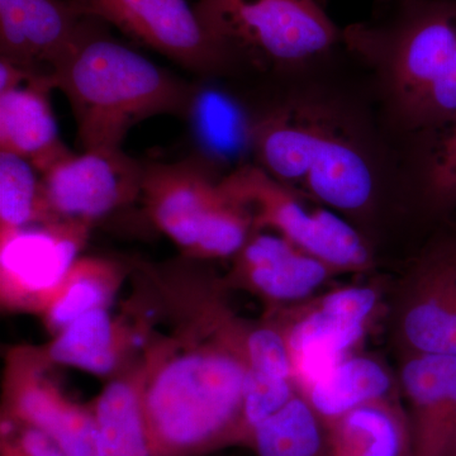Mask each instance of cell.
<instances>
[{
  "mask_svg": "<svg viewBox=\"0 0 456 456\" xmlns=\"http://www.w3.org/2000/svg\"><path fill=\"white\" fill-rule=\"evenodd\" d=\"M82 17L117 27L150 49L211 77L239 56L207 27L188 0H70Z\"/></svg>",
  "mask_w": 456,
  "mask_h": 456,
  "instance_id": "52a82bcc",
  "label": "cell"
},
{
  "mask_svg": "<svg viewBox=\"0 0 456 456\" xmlns=\"http://www.w3.org/2000/svg\"><path fill=\"white\" fill-rule=\"evenodd\" d=\"M297 395L298 387L293 379L248 369L244 388V426L248 446H251L255 428L279 412Z\"/></svg>",
  "mask_w": 456,
  "mask_h": 456,
  "instance_id": "4316f807",
  "label": "cell"
},
{
  "mask_svg": "<svg viewBox=\"0 0 456 456\" xmlns=\"http://www.w3.org/2000/svg\"><path fill=\"white\" fill-rule=\"evenodd\" d=\"M222 191L241 207L256 228H270L305 253L325 261L340 274L367 272L373 254L349 222L323 204L248 163L218 182Z\"/></svg>",
  "mask_w": 456,
  "mask_h": 456,
  "instance_id": "8992f818",
  "label": "cell"
},
{
  "mask_svg": "<svg viewBox=\"0 0 456 456\" xmlns=\"http://www.w3.org/2000/svg\"><path fill=\"white\" fill-rule=\"evenodd\" d=\"M99 455L152 456L143 415L142 389L126 380L110 383L95 403Z\"/></svg>",
  "mask_w": 456,
  "mask_h": 456,
  "instance_id": "44dd1931",
  "label": "cell"
},
{
  "mask_svg": "<svg viewBox=\"0 0 456 456\" xmlns=\"http://www.w3.org/2000/svg\"><path fill=\"white\" fill-rule=\"evenodd\" d=\"M53 222L44 194L41 174L26 159L0 152V224L2 233Z\"/></svg>",
  "mask_w": 456,
  "mask_h": 456,
  "instance_id": "cb8c5ba5",
  "label": "cell"
},
{
  "mask_svg": "<svg viewBox=\"0 0 456 456\" xmlns=\"http://www.w3.org/2000/svg\"><path fill=\"white\" fill-rule=\"evenodd\" d=\"M11 413L7 419L44 432L66 456H101L93 412L44 380L33 378L14 389Z\"/></svg>",
  "mask_w": 456,
  "mask_h": 456,
  "instance_id": "d6986e66",
  "label": "cell"
},
{
  "mask_svg": "<svg viewBox=\"0 0 456 456\" xmlns=\"http://www.w3.org/2000/svg\"><path fill=\"white\" fill-rule=\"evenodd\" d=\"M445 456H456V434L455 436L452 437V443H450V446Z\"/></svg>",
  "mask_w": 456,
  "mask_h": 456,
  "instance_id": "f546056e",
  "label": "cell"
},
{
  "mask_svg": "<svg viewBox=\"0 0 456 456\" xmlns=\"http://www.w3.org/2000/svg\"><path fill=\"white\" fill-rule=\"evenodd\" d=\"M53 89L47 80L33 77L0 93V152L26 159L40 174L70 152L57 131Z\"/></svg>",
  "mask_w": 456,
  "mask_h": 456,
  "instance_id": "2e32d148",
  "label": "cell"
},
{
  "mask_svg": "<svg viewBox=\"0 0 456 456\" xmlns=\"http://www.w3.org/2000/svg\"><path fill=\"white\" fill-rule=\"evenodd\" d=\"M248 369L222 338L161 365L142 388L152 456H196L232 444L248 445L244 426Z\"/></svg>",
  "mask_w": 456,
  "mask_h": 456,
  "instance_id": "3957f363",
  "label": "cell"
},
{
  "mask_svg": "<svg viewBox=\"0 0 456 456\" xmlns=\"http://www.w3.org/2000/svg\"><path fill=\"white\" fill-rule=\"evenodd\" d=\"M397 386L382 360L349 354L298 392L325 424L368 402L397 395Z\"/></svg>",
  "mask_w": 456,
  "mask_h": 456,
  "instance_id": "ffe728a7",
  "label": "cell"
},
{
  "mask_svg": "<svg viewBox=\"0 0 456 456\" xmlns=\"http://www.w3.org/2000/svg\"><path fill=\"white\" fill-rule=\"evenodd\" d=\"M5 419L3 421L0 456H66L44 432Z\"/></svg>",
  "mask_w": 456,
  "mask_h": 456,
  "instance_id": "f1b7e54d",
  "label": "cell"
},
{
  "mask_svg": "<svg viewBox=\"0 0 456 456\" xmlns=\"http://www.w3.org/2000/svg\"><path fill=\"white\" fill-rule=\"evenodd\" d=\"M49 356L57 364L106 375L116 368L119 351L117 330L106 307L77 317L60 331L51 344Z\"/></svg>",
  "mask_w": 456,
  "mask_h": 456,
  "instance_id": "603a6c76",
  "label": "cell"
},
{
  "mask_svg": "<svg viewBox=\"0 0 456 456\" xmlns=\"http://www.w3.org/2000/svg\"><path fill=\"white\" fill-rule=\"evenodd\" d=\"M456 114V53L448 68L426 93L407 121L415 127L435 131Z\"/></svg>",
  "mask_w": 456,
  "mask_h": 456,
  "instance_id": "83f0119b",
  "label": "cell"
},
{
  "mask_svg": "<svg viewBox=\"0 0 456 456\" xmlns=\"http://www.w3.org/2000/svg\"><path fill=\"white\" fill-rule=\"evenodd\" d=\"M452 246H454V248L456 250V235H455L454 241H452Z\"/></svg>",
  "mask_w": 456,
  "mask_h": 456,
  "instance_id": "4dcf8cb0",
  "label": "cell"
},
{
  "mask_svg": "<svg viewBox=\"0 0 456 456\" xmlns=\"http://www.w3.org/2000/svg\"><path fill=\"white\" fill-rule=\"evenodd\" d=\"M435 131L436 137L425 160V191L437 208H452L456 207V114Z\"/></svg>",
  "mask_w": 456,
  "mask_h": 456,
  "instance_id": "484cf974",
  "label": "cell"
},
{
  "mask_svg": "<svg viewBox=\"0 0 456 456\" xmlns=\"http://www.w3.org/2000/svg\"><path fill=\"white\" fill-rule=\"evenodd\" d=\"M398 383L410 406L413 456H445L456 434V358L404 355Z\"/></svg>",
  "mask_w": 456,
  "mask_h": 456,
  "instance_id": "9a60e30c",
  "label": "cell"
},
{
  "mask_svg": "<svg viewBox=\"0 0 456 456\" xmlns=\"http://www.w3.org/2000/svg\"><path fill=\"white\" fill-rule=\"evenodd\" d=\"M253 156L278 182L344 213L365 211L375 171L350 123L314 99H292L255 122Z\"/></svg>",
  "mask_w": 456,
  "mask_h": 456,
  "instance_id": "7a4b0ae2",
  "label": "cell"
},
{
  "mask_svg": "<svg viewBox=\"0 0 456 456\" xmlns=\"http://www.w3.org/2000/svg\"><path fill=\"white\" fill-rule=\"evenodd\" d=\"M112 283L114 273L108 264L98 260L77 261L47 305L50 325L61 331L86 312L106 307L112 297Z\"/></svg>",
  "mask_w": 456,
  "mask_h": 456,
  "instance_id": "d4e9b609",
  "label": "cell"
},
{
  "mask_svg": "<svg viewBox=\"0 0 456 456\" xmlns=\"http://www.w3.org/2000/svg\"><path fill=\"white\" fill-rule=\"evenodd\" d=\"M194 7L237 56L260 65L299 68L342 41L317 0H200Z\"/></svg>",
  "mask_w": 456,
  "mask_h": 456,
  "instance_id": "5b68a950",
  "label": "cell"
},
{
  "mask_svg": "<svg viewBox=\"0 0 456 456\" xmlns=\"http://www.w3.org/2000/svg\"><path fill=\"white\" fill-rule=\"evenodd\" d=\"M191 134L207 161L237 167L253 155L256 119L230 93L215 86H193L187 110Z\"/></svg>",
  "mask_w": 456,
  "mask_h": 456,
  "instance_id": "e0dca14e",
  "label": "cell"
},
{
  "mask_svg": "<svg viewBox=\"0 0 456 456\" xmlns=\"http://www.w3.org/2000/svg\"><path fill=\"white\" fill-rule=\"evenodd\" d=\"M143 175L121 149L69 152L41 174L42 194L51 220L89 226L141 193Z\"/></svg>",
  "mask_w": 456,
  "mask_h": 456,
  "instance_id": "9c48e42d",
  "label": "cell"
},
{
  "mask_svg": "<svg viewBox=\"0 0 456 456\" xmlns=\"http://www.w3.org/2000/svg\"><path fill=\"white\" fill-rule=\"evenodd\" d=\"M256 456H330L322 419L298 392L254 430Z\"/></svg>",
  "mask_w": 456,
  "mask_h": 456,
  "instance_id": "7402d4cb",
  "label": "cell"
},
{
  "mask_svg": "<svg viewBox=\"0 0 456 456\" xmlns=\"http://www.w3.org/2000/svg\"><path fill=\"white\" fill-rule=\"evenodd\" d=\"M341 275L325 261L297 248L283 236L255 233L236 255L233 277L273 305L307 301Z\"/></svg>",
  "mask_w": 456,
  "mask_h": 456,
  "instance_id": "4fadbf2b",
  "label": "cell"
},
{
  "mask_svg": "<svg viewBox=\"0 0 456 456\" xmlns=\"http://www.w3.org/2000/svg\"><path fill=\"white\" fill-rule=\"evenodd\" d=\"M395 335L404 355L456 358V250L435 251L417 266L399 301Z\"/></svg>",
  "mask_w": 456,
  "mask_h": 456,
  "instance_id": "8fae6325",
  "label": "cell"
},
{
  "mask_svg": "<svg viewBox=\"0 0 456 456\" xmlns=\"http://www.w3.org/2000/svg\"><path fill=\"white\" fill-rule=\"evenodd\" d=\"M342 41L379 71L407 121L455 55L456 0H407L383 25L347 27Z\"/></svg>",
  "mask_w": 456,
  "mask_h": 456,
  "instance_id": "277c9868",
  "label": "cell"
},
{
  "mask_svg": "<svg viewBox=\"0 0 456 456\" xmlns=\"http://www.w3.org/2000/svg\"><path fill=\"white\" fill-rule=\"evenodd\" d=\"M88 226L77 222H47L2 233L0 268L5 293L47 305L77 263Z\"/></svg>",
  "mask_w": 456,
  "mask_h": 456,
  "instance_id": "7c38bea8",
  "label": "cell"
},
{
  "mask_svg": "<svg viewBox=\"0 0 456 456\" xmlns=\"http://www.w3.org/2000/svg\"><path fill=\"white\" fill-rule=\"evenodd\" d=\"M378 302L374 288L353 285L285 308L283 321L275 326L289 347L298 388L360 344Z\"/></svg>",
  "mask_w": 456,
  "mask_h": 456,
  "instance_id": "ba28073f",
  "label": "cell"
},
{
  "mask_svg": "<svg viewBox=\"0 0 456 456\" xmlns=\"http://www.w3.org/2000/svg\"><path fill=\"white\" fill-rule=\"evenodd\" d=\"M395 395L325 422L330 456H413L410 416Z\"/></svg>",
  "mask_w": 456,
  "mask_h": 456,
  "instance_id": "ac0fdd59",
  "label": "cell"
},
{
  "mask_svg": "<svg viewBox=\"0 0 456 456\" xmlns=\"http://www.w3.org/2000/svg\"><path fill=\"white\" fill-rule=\"evenodd\" d=\"M106 23L86 18L55 89L70 103L84 151L118 150L137 123L159 114H184L193 86L113 38Z\"/></svg>",
  "mask_w": 456,
  "mask_h": 456,
  "instance_id": "6da1fadb",
  "label": "cell"
},
{
  "mask_svg": "<svg viewBox=\"0 0 456 456\" xmlns=\"http://www.w3.org/2000/svg\"><path fill=\"white\" fill-rule=\"evenodd\" d=\"M86 22L70 0H0V57L55 89V75Z\"/></svg>",
  "mask_w": 456,
  "mask_h": 456,
  "instance_id": "30bf717a",
  "label": "cell"
},
{
  "mask_svg": "<svg viewBox=\"0 0 456 456\" xmlns=\"http://www.w3.org/2000/svg\"><path fill=\"white\" fill-rule=\"evenodd\" d=\"M141 193L156 226L191 253L204 221L224 200L220 184L193 161L145 165Z\"/></svg>",
  "mask_w": 456,
  "mask_h": 456,
  "instance_id": "5bb4252c",
  "label": "cell"
}]
</instances>
